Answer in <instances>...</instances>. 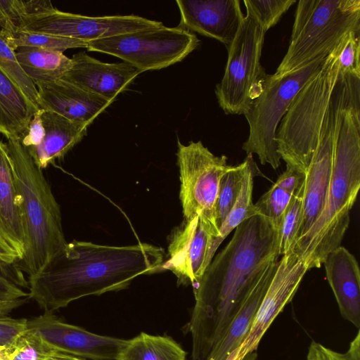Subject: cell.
<instances>
[{
	"mask_svg": "<svg viewBox=\"0 0 360 360\" xmlns=\"http://www.w3.org/2000/svg\"><path fill=\"white\" fill-rule=\"evenodd\" d=\"M280 230L262 215L238 226L193 285L195 304L186 331L192 360H206L243 305L262 269L278 258Z\"/></svg>",
	"mask_w": 360,
	"mask_h": 360,
	"instance_id": "cell-1",
	"label": "cell"
},
{
	"mask_svg": "<svg viewBox=\"0 0 360 360\" xmlns=\"http://www.w3.org/2000/svg\"><path fill=\"white\" fill-rule=\"evenodd\" d=\"M162 248L146 243L125 246L72 240L29 278V299L46 313L89 295L127 288L164 263Z\"/></svg>",
	"mask_w": 360,
	"mask_h": 360,
	"instance_id": "cell-2",
	"label": "cell"
},
{
	"mask_svg": "<svg viewBox=\"0 0 360 360\" xmlns=\"http://www.w3.org/2000/svg\"><path fill=\"white\" fill-rule=\"evenodd\" d=\"M360 188V103L342 112L337 130L333 172L323 207L292 252L309 270L319 268L341 245L349 228L350 211Z\"/></svg>",
	"mask_w": 360,
	"mask_h": 360,
	"instance_id": "cell-3",
	"label": "cell"
},
{
	"mask_svg": "<svg viewBox=\"0 0 360 360\" xmlns=\"http://www.w3.org/2000/svg\"><path fill=\"white\" fill-rule=\"evenodd\" d=\"M21 210L25 251L15 262L28 278L37 274L68 244L62 226L60 207L42 169L18 138L6 143Z\"/></svg>",
	"mask_w": 360,
	"mask_h": 360,
	"instance_id": "cell-4",
	"label": "cell"
},
{
	"mask_svg": "<svg viewBox=\"0 0 360 360\" xmlns=\"http://www.w3.org/2000/svg\"><path fill=\"white\" fill-rule=\"evenodd\" d=\"M350 32H360V0L298 1L289 46L274 75L327 57Z\"/></svg>",
	"mask_w": 360,
	"mask_h": 360,
	"instance_id": "cell-5",
	"label": "cell"
},
{
	"mask_svg": "<svg viewBox=\"0 0 360 360\" xmlns=\"http://www.w3.org/2000/svg\"><path fill=\"white\" fill-rule=\"evenodd\" d=\"M339 74L336 49L300 89L276 134L277 152L286 166L304 174L316 149L324 115Z\"/></svg>",
	"mask_w": 360,
	"mask_h": 360,
	"instance_id": "cell-6",
	"label": "cell"
},
{
	"mask_svg": "<svg viewBox=\"0 0 360 360\" xmlns=\"http://www.w3.org/2000/svg\"><path fill=\"white\" fill-rule=\"evenodd\" d=\"M326 57L281 76L267 74L259 95L244 114L249 135L242 148L247 155H257L262 165L276 169L281 165L276 134L293 98L321 68Z\"/></svg>",
	"mask_w": 360,
	"mask_h": 360,
	"instance_id": "cell-7",
	"label": "cell"
},
{
	"mask_svg": "<svg viewBox=\"0 0 360 360\" xmlns=\"http://www.w3.org/2000/svg\"><path fill=\"white\" fill-rule=\"evenodd\" d=\"M245 9L239 30L227 49L224 76L215 88L219 105L228 115H244L248 111L267 75L260 61L266 32Z\"/></svg>",
	"mask_w": 360,
	"mask_h": 360,
	"instance_id": "cell-8",
	"label": "cell"
},
{
	"mask_svg": "<svg viewBox=\"0 0 360 360\" xmlns=\"http://www.w3.org/2000/svg\"><path fill=\"white\" fill-rule=\"evenodd\" d=\"M177 146L181 182L179 198L184 218L199 217L216 238L217 243L219 229L216 219V203L219 182L233 165L227 164L226 155H214L200 141H190L188 145L178 141Z\"/></svg>",
	"mask_w": 360,
	"mask_h": 360,
	"instance_id": "cell-9",
	"label": "cell"
},
{
	"mask_svg": "<svg viewBox=\"0 0 360 360\" xmlns=\"http://www.w3.org/2000/svg\"><path fill=\"white\" fill-rule=\"evenodd\" d=\"M199 44L192 32L163 25L88 41L86 49L119 58L143 72L179 63Z\"/></svg>",
	"mask_w": 360,
	"mask_h": 360,
	"instance_id": "cell-10",
	"label": "cell"
},
{
	"mask_svg": "<svg viewBox=\"0 0 360 360\" xmlns=\"http://www.w3.org/2000/svg\"><path fill=\"white\" fill-rule=\"evenodd\" d=\"M162 26V22L135 15L92 17L56 8L29 22L20 32L44 33L88 42Z\"/></svg>",
	"mask_w": 360,
	"mask_h": 360,
	"instance_id": "cell-11",
	"label": "cell"
},
{
	"mask_svg": "<svg viewBox=\"0 0 360 360\" xmlns=\"http://www.w3.org/2000/svg\"><path fill=\"white\" fill-rule=\"evenodd\" d=\"M307 271L305 263L293 252L281 256L250 332L233 360H256V351L262 338L285 306L292 300Z\"/></svg>",
	"mask_w": 360,
	"mask_h": 360,
	"instance_id": "cell-12",
	"label": "cell"
},
{
	"mask_svg": "<svg viewBox=\"0 0 360 360\" xmlns=\"http://www.w3.org/2000/svg\"><path fill=\"white\" fill-rule=\"evenodd\" d=\"M215 240L199 217L184 218L169 237L168 259L162 268L172 271L179 283L193 286L214 258Z\"/></svg>",
	"mask_w": 360,
	"mask_h": 360,
	"instance_id": "cell-13",
	"label": "cell"
},
{
	"mask_svg": "<svg viewBox=\"0 0 360 360\" xmlns=\"http://www.w3.org/2000/svg\"><path fill=\"white\" fill-rule=\"evenodd\" d=\"M27 329L58 349L84 359L117 360L127 342L65 323L52 313L27 319Z\"/></svg>",
	"mask_w": 360,
	"mask_h": 360,
	"instance_id": "cell-14",
	"label": "cell"
},
{
	"mask_svg": "<svg viewBox=\"0 0 360 360\" xmlns=\"http://www.w3.org/2000/svg\"><path fill=\"white\" fill-rule=\"evenodd\" d=\"M179 27L214 39L228 49L244 17L238 0H176Z\"/></svg>",
	"mask_w": 360,
	"mask_h": 360,
	"instance_id": "cell-15",
	"label": "cell"
},
{
	"mask_svg": "<svg viewBox=\"0 0 360 360\" xmlns=\"http://www.w3.org/2000/svg\"><path fill=\"white\" fill-rule=\"evenodd\" d=\"M71 60L72 65L62 79L112 101L141 73L127 63L101 62L83 51L74 54Z\"/></svg>",
	"mask_w": 360,
	"mask_h": 360,
	"instance_id": "cell-16",
	"label": "cell"
},
{
	"mask_svg": "<svg viewBox=\"0 0 360 360\" xmlns=\"http://www.w3.org/2000/svg\"><path fill=\"white\" fill-rule=\"evenodd\" d=\"M34 84L39 109L88 126L113 102L62 78Z\"/></svg>",
	"mask_w": 360,
	"mask_h": 360,
	"instance_id": "cell-17",
	"label": "cell"
},
{
	"mask_svg": "<svg viewBox=\"0 0 360 360\" xmlns=\"http://www.w3.org/2000/svg\"><path fill=\"white\" fill-rule=\"evenodd\" d=\"M342 316L360 327V271L357 260L340 245L330 252L323 264Z\"/></svg>",
	"mask_w": 360,
	"mask_h": 360,
	"instance_id": "cell-18",
	"label": "cell"
},
{
	"mask_svg": "<svg viewBox=\"0 0 360 360\" xmlns=\"http://www.w3.org/2000/svg\"><path fill=\"white\" fill-rule=\"evenodd\" d=\"M278 260V258L271 260L262 269L224 336L206 360L234 359L250 332L257 310L276 271Z\"/></svg>",
	"mask_w": 360,
	"mask_h": 360,
	"instance_id": "cell-19",
	"label": "cell"
},
{
	"mask_svg": "<svg viewBox=\"0 0 360 360\" xmlns=\"http://www.w3.org/2000/svg\"><path fill=\"white\" fill-rule=\"evenodd\" d=\"M0 243L15 252L18 259L23 255L25 233L18 195L6 143L1 139Z\"/></svg>",
	"mask_w": 360,
	"mask_h": 360,
	"instance_id": "cell-20",
	"label": "cell"
},
{
	"mask_svg": "<svg viewBox=\"0 0 360 360\" xmlns=\"http://www.w3.org/2000/svg\"><path fill=\"white\" fill-rule=\"evenodd\" d=\"M44 134L36 147L26 150L41 169L62 158L86 134L88 125L41 109Z\"/></svg>",
	"mask_w": 360,
	"mask_h": 360,
	"instance_id": "cell-21",
	"label": "cell"
},
{
	"mask_svg": "<svg viewBox=\"0 0 360 360\" xmlns=\"http://www.w3.org/2000/svg\"><path fill=\"white\" fill-rule=\"evenodd\" d=\"M39 110L0 68V134L19 138Z\"/></svg>",
	"mask_w": 360,
	"mask_h": 360,
	"instance_id": "cell-22",
	"label": "cell"
},
{
	"mask_svg": "<svg viewBox=\"0 0 360 360\" xmlns=\"http://www.w3.org/2000/svg\"><path fill=\"white\" fill-rule=\"evenodd\" d=\"M15 52L24 72L34 83L61 79L72 65L71 58L58 51L22 46Z\"/></svg>",
	"mask_w": 360,
	"mask_h": 360,
	"instance_id": "cell-23",
	"label": "cell"
},
{
	"mask_svg": "<svg viewBox=\"0 0 360 360\" xmlns=\"http://www.w3.org/2000/svg\"><path fill=\"white\" fill-rule=\"evenodd\" d=\"M186 352L171 337L141 333L127 340L117 360H186Z\"/></svg>",
	"mask_w": 360,
	"mask_h": 360,
	"instance_id": "cell-24",
	"label": "cell"
},
{
	"mask_svg": "<svg viewBox=\"0 0 360 360\" xmlns=\"http://www.w3.org/2000/svg\"><path fill=\"white\" fill-rule=\"evenodd\" d=\"M248 165L242 181L239 195L229 213L219 228L217 243L219 246L229 234L245 220L259 215L252 202L253 179L259 169L252 155H247Z\"/></svg>",
	"mask_w": 360,
	"mask_h": 360,
	"instance_id": "cell-25",
	"label": "cell"
},
{
	"mask_svg": "<svg viewBox=\"0 0 360 360\" xmlns=\"http://www.w3.org/2000/svg\"><path fill=\"white\" fill-rule=\"evenodd\" d=\"M55 9L49 0H0V30L15 34L29 22Z\"/></svg>",
	"mask_w": 360,
	"mask_h": 360,
	"instance_id": "cell-26",
	"label": "cell"
},
{
	"mask_svg": "<svg viewBox=\"0 0 360 360\" xmlns=\"http://www.w3.org/2000/svg\"><path fill=\"white\" fill-rule=\"evenodd\" d=\"M11 360H86L64 352L27 329L18 339Z\"/></svg>",
	"mask_w": 360,
	"mask_h": 360,
	"instance_id": "cell-27",
	"label": "cell"
},
{
	"mask_svg": "<svg viewBox=\"0 0 360 360\" xmlns=\"http://www.w3.org/2000/svg\"><path fill=\"white\" fill-rule=\"evenodd\" d=\"M7 44L15 51L22 46H32L64 52L74 48H86L87 42L77 39L44 33L20 32L11 34L1 30Z\"/></svg>",
	"mask_w": 360,
	"mask_h": 360,
	"instance_id": "cell-28",
	"label": "cell"
},
{
	"mask_svg": "<svg viewBox=\"0 0 360 360\" xmlns=\"http://www.w3.org/2000/svg\"><path fill=\"white\" fill-rule=\"evenodd\" d=\"M248 165V159L232 167L221 177L216 203V219L219 229L233 207L240 191Z\"/></svg>",
	"mask_w": 360,
	"mask_h": 360,
	"instance_id": "cell-29",
	"label": "cell"
},
{
	"mask_svg": "<svg viewBox=\"0 0 360 360\" xmlns=\"http://www.w3.org/2000/svg\"><path fill=\"white\" fill-rule=\"evenodd\" d=\"M304 182L292 194L283 219L280 229V256L292 253L297 238L303 212Z\"/></svg>",
	"mask_w": 360,
	"mask_h": 360,
	"instance_id": "cell-30",
	"label": "cell"
},
{
	"mask_svg": "<svg viewBox=\"0 0 360 360\" xmlns=\"http://www.w3.org/2000/svg\"><path fill=\"white\" fill-rule=\"evenodd\" d=\"M0 68L20 87L26 96L39 108L38 91L34 82L20 67L15 51L7 44L0 30Z\"/></svg>",
	"mask_w": 360,
	"mask_h": 360,
	"instance_id": "cell-31",
	"label": "cell"
},
{
	"mask_svg": "<svg viewBox=\"0 0 360 360\" xmlns=\"http://www.w3.org/2000/svg\"><path fill=\"white\" fill-rule=\"evenodd\" d=\"M292 195L274 184L255 205L259 215L266 217L276 229L280 230Z\"/></svg>",
	"mask_w": 360,
	"mask_h": 360,
	"instance_id": "cell-32",
	"label": "cell"
},
{
	"mask_svg": "<svg viewBox=\"0 0 360 360\" xmlns=\"http://www.w3.org/2000/svg\"><path fill=\"white\" fill-rule=\"evenodd\" d=\"M296 0H245V8L255 16L266 32L276 25Z\"/></svg>",
	"mask_w": 360,
	"mask_h": 360,
	"instance_id": "cell-33",
	"label": "cell"
},
{
	"mask_svg": "<svg viewBox=\"0 0 360 360\" xmlns=\"http://www.w3.org/2000/svg\"><path fill=\"white\" fill-rule=\"evenodd\" d=\"M23 288L29 289V283L23 273L15 263L0 260V301L28 297L29 292Z\"/></svg>",
	"mask_w": 360,
	"mask_h": 360,
	"instance_id": "cell-34",
	"label": "cell"
},
{
	"mask_svg": "<svg viewBox=\"0 0 360 360\" xmlns=\"http://www.w3.org/2000/svg\"><path fill=\"white\" fill-rule=\"evenodd\" d=\"M360 32H350L336 48L340 72L360 77Z\"/></svg>",
	"mask_w": 360,
	"mask_h": 360,
	"instance_id": "cell-35",
	"label": "cell"
},
{
	"mask_svg": "<svg viewBox=\"0 0 360 360\" xmlns=\"http://www.w3.org/2000/svg\"><path fill=\"white\" fill-rule=\"evenodd\" d=\"M307 360H360V331L350 342L347 352L342 354L324 345L312 342L308 349Z\"/></svg>",
	"mask_w": 360,
	"mask_h": 360,
	"instance_id": "cell-36",
	"label": "cell"
},
{
	"mask_svg": "<svg viewBox=\"0 0 360 360\" xmlns=\"http://www.w3.org/2000/svg\"><path fill=\"white\" fill-rule=\"evenodd\" d=\"M27 330V319L0 316V347L13 349L21 335Z\"/></svg>",
	"mask_w": 360,
	"mask_h": 360,
	"instance_id": "cell-37",
	"label": "cell"
},
{
	"mask_svg": "<svg viewBox=\"0 0 360 360\" xmlns=\"http://www.w3.org/2000/svg\"><path fill=\"white\" fill-rule=\"evenodd\" d=\"M44 134V128L39 109L30 120L26 130L18 138L22 146L30 150L37 146L41 141Z\"/></svg>",
	"mask_w": 360,
	"mask_h": 360,
	"instance_id": "cell-38",
	"label": "cell"
},
{
	"mask_svg": "<svg viewBox=\"0 0 360 360\" xmlns=\"http://www.w3.org/2000/svg\"><path fill=\"white\" fill-rule=\"evenodd\" d=\"M305 179V174L289 166L278 176L276 182V186L284 191L293 194L302 184Z\"/></svg>",
	"mask_w": 360,
	"mask_h": 360,
	"instance_id": "cell-39",
	"label": "cell"
},
{
	"mask_svg": "<svg viewBox=\"0 0 360 360\" xmlns=\"http://www.w3.org/2000/svg\"><path fill=\"white\" fill-rule=\"evenodd\" d=\"M28 297L0 301V316H8L15 309L27 302Z\"/></svg>",
	"mask_w": 360,
	"mask_h": 360,
	"instance_id": "cell-40",
	"label": "cell"
},
{
	"mask_svg": "<svg viewBox=\"0 0 360 360\" xmlns=\"http://www.w3.org/2000/svg\"><path fill=\"white\" fill-rule=\"evenodd\" d=\"M18 259L15 252L6 248L0 243V260L8 264H13Z\"/></svg>",
	"mask_w": 360,
	"mask_h": 360,
	"instance_id": "cell-41",
	"label": "cell"
},
{
	"mask_svg": "<svg viewBox=\"0 0 360 360\" xmlns=\"http://www.w3.org/2000/svg\"><path fill=\"white\" fill-rule=\"evenodd\" d=\"M13 349L0 347V360H11Z\"/></svg>",
	"mask_w": 360,
	"mask_h": 360,
	"instance_id": "cell-42",
	"label": "cell"
}]
</instances>
